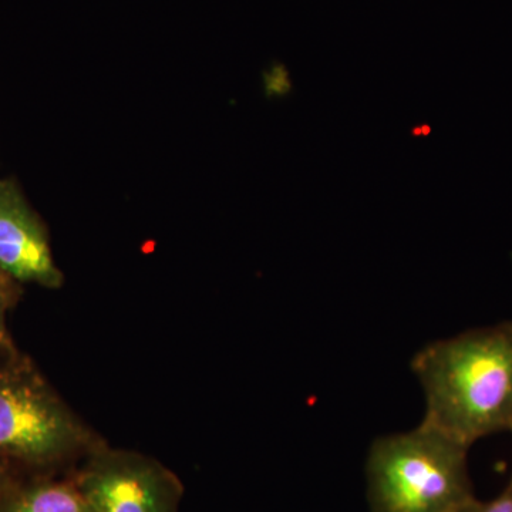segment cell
Returning a JSON list of instances; mask_svg holds the SVG:
<instances>
[{"label": "cell", "instance_id": "3", "mask_svg": "<svg viewBox=\"0 0 512 512\" xmlns=\"http://www.w3.org/2000/svg\"><path fill=\"white\" fill-rule=\"evenodd\" d=\"M87 441L82 423L45 387L0 375V454L53 461L79 451Z\"/></svg>", "mask_w": 512, "mask_h": 512}, {"label": "cell", "instance_id": "7", "mask_svg": "<svg viewBox=\"0 0 512 512\" xmlns=\"http://www.w3.org/2000/svg\"><path fill=\"white\" fill-rule=\"evenodd\" d=\"M464 512H512V477L507 487L493 500H476Z\"/></svg>", "mask_w": 512, "mask_h": 512}, {"label": "cell", "instance_id": "6", "mask_svg": "<svg viewBox=\"0 0 512 512\" xmlns=\"http://www.w3.org/2000/svg\"><path fill=\"white\" fill-rule=\"evenodd\" d=\"M5 512H93L77 484H46L16 498Z\"/></svg>", "mask_w": 512, "mask_h": 512}, {"label": "cell", "instance_id": "9", "mask_svg": "<svg viewBox=\"0 0 512 512\" xmlns=\"http://www.w3.org/2000/svg\"><path fill=\"white\" fill-rule=\"evenodd\" d=\"M6 295H9V293L3 291V289L0 288V340H2V336H3V320H2L3 298H5Z\"/></svg>", "mask_w": 512, "mask_h": 512}, {"label": "cell", "instance_id": "4", "mask_svg": "<svg viewBox=\"0 0 512 512\" xmlns=\"http://www.w3.org/2000/svg\"><path fill=\"white\" fill-rule=\"evenodd\" d=\"M76 484L93 512H175L183 494L170 470L127 451L96 454Z\"/></svg>", "mask_w": 512, "mask_h": 512}, {"label": "cell", "instance_id": "5", "mask_svg": "<svg viewBox=\"0 0 512 512\" xmlns=\"http://www.w3.org/2000/svg\"><path fill=\"white\" fill-rule=\"evenodd\" d=\"M0 269L19 282L50 289L63 284L45 224L12 180H0Z\"/></svg>", "mask_w": 512, "mask_h": 512}, {"label": "cell", "instance_id": "1", "mask_svg": "<svg viewBox=\"0 0 512 512\" xmlns=\"http://www.w3.org/2000/svg\"><path fill=\"white\" fill-rule=\"evenodd\" d=\"M423 387V421L471 447L512 433V320L436 340L410 363Z\"/></svg>", "mask_w": 512, "mask_h": 512}, {"label": "cell", "instance_id": "2", "mask_svg": "<svg viewBox=\"0 0 512 512\" xmlns=\"http://www.w3.org/2000/svg\"><path fill=\"white\" fill-rule=\"evenodd\" d=\"M466 444L421 420L375 440L366 461L372 512H464L477 500Z\"/></svg>", "mask_w": 512, "mask_h": 512}, {"label": "cell", "instance_id": "8", "mask_svg": "<svg viewBox=\"0 0 512 512\" xmlns=\"http://www.w3.org/2000/svg\"><path fill=\"white\" fill-rule=\"evenodd\" d=\"M10 282H12V278H9V276L0 269V288L9 293Z\"/></svg>", "mask_w": 512, "mask_h": 512}]
</instances>
